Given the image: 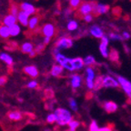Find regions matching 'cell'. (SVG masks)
Returning a JSON list of instances; mask_svg holds the SVG:
<instances>
[{"label":"cell","mask_w":131,"mask_h":131,"mask_svg":"<svg viewBox=\"0 0 131 131\" xmlns=\"http://www.w3.org/2000/svg\"><path fill=\"white\" fill-rule=\"evenodd\" d=\"M73 65L75 67V70H80L84 67V59H82L81 57H76L73 59Z\"/></svg>","instance_id":"cell-24"},{"label":"cell","mask_w":131,"mask_h":131,"mask_svg":"<svg viewBox=\"0 0 131 131\" xmlns=\"http://www.w3.org/2000/svg\"><path fill=\"white\" fill-rule=\"evenodd\" d=\"M62 67L70 72L76 71V70H75V67H74V65H73V59H71V58H68L67 61L65 62V64H64Z\"/></svg>","instance_id":"cell-27"},{"label":"cell","mask_w":131,"mask_h":131,"mask_svg":"<svg viewBox=\"0 0 131 131\" xmlns=\"http://www.w3.org/2000/svg\"><path fill=\"white\" fill-rule=\"evenodd\" d=\"M114 130H115V125L113 123H107V125L101 127L99 129V131H114Z\"/></svg>","instance_id":"cell-35"},{"label":"cell","mask_w":131,"mask_h":131,"mask_svg":"<svg viewBox=\"0 0 131 131\" xmlns=\"http://www.w3.org/2000/svg\"><path fill=\"white\" fill-rule=\"evenodd\" d=\"M8 118L12 121H19L22 119L23 115L19 111H12V112H9L7 115Z\"/></svg>","instance_id":"cell-20"},{"label":"cell","mask_w":131,"mask_h":131,"mask_svg":"<svg viewBox=\"0 0 131 131\" xmlns=\"http://www.w3.org/2000/svg\"><path fill=\"white\" fill-rule=\"evenodd\" d=\"M20 10H21L20 7H18L16 5H12L11 7H10V14L13 15V16H17V15L19 14Z\"/></svg>","instance_id":"cell-33"},{"label":"cell","mask_w":131,"mask_h":131,"mask_svg":"<svg viewBox=\"0 0 131 131\" xmlns=\"http://www.w3.org/2000/svg\"><path fill=\"white\" fill-rule=\"evenodd\" d=\"M28 55H29V57H36V55H37V52H36V50L34 49V50H33L32 52H30Z\"/></svg>","instance_id":"cell-47"},{"label":"cell","mask_w":131,"mask_h":131,"mask_svg":"<svg viewBox=\"0 0 131 131\" xmlns=\"http://www.w3.org/2000/svg\"><path fill=\"white\" fill-rule=\"evenodd\" d=\"M122 37H123V38H124V40H127V39L130 38L131 36H130V34H129V33L124 31V32L122 33Z\"/></svg>","instance_id":"cell-44"},{"label":"cell","mask_w":131,"mask_h":131,"mask_svg":"<svg viewBox=\"0 0 131 131\" xmlns=\"http://www.w3.org/2000/svg\"><path fill=\"white\" fill-rule=\"evenodd\" d=\"M82 83V77L78 75V74H75V75H72L71 78H70V84L73 89H77V88H79L81 86Z\"/></svg>","instance_id":"cell-13"},{"label":"cell","mask_w":131,"mask_h":131,"mask_svg":"<svg viewBox=\"0 0 131 131\" xmlns=\"http://www.w3.org/2000/svg\"><path fill=\"white\" fill-rule=\"evenodd\" d=\"M103 78L104 76L102 75H98L94 79V91H98L101 88H103Z\"/></svg>","instance_id":"cell-19"},{"label":"cell","mask_w":131,"mask_h":131,"mask_svg":"<svg viewBox=\"0 0 131 131\" xmlns=\"http://www.w3.org/2000/svg\"><path fill=\"white\" fill-rule=\"evenodd\" d=\"M83 20H84L86 23H90V22H92V20H93V16H92L91 14L86 15V16H85L84 17H83Z\"/></svg>","instance_id":"cell-41"},{"label":"cell","mask_w":131,"mask_h":131,"mask_svg":"<svg viewBox=\"0 0 131 131\" xmlns=\"http://www.w3.org/2000/svg\"><path fill=\"white\" fill-rule=\"evenodd\" d=\"M38 22H39V16H32L31 18H29V22H28L29 29L34 30V29L37 27Z\"/></svg>","instance_id":"cell-23"},{"label":"cell","mask_w":131,"mask_h":131,"mask_svg":"<svg viewBox=\"0 0 131 131\" xmlns=\"http://www.w3.org/2000/svg\"><path fill=\"white\" fill-rule=\"evenodd\" d=\"M95 4H96V1H89V2H83L80 5L78 10L77 11L76 16L77 18L79 19H83L85 16L86 15H89L92 13L93 11V7H94Z\"/></svg>","instance_id":"cell-2"},{"label":"cell","mask_w":131,"mask_h":131,"mask_svg":"<svg viewBox=\"0 0 131 131\" xmlns=\"http://www.w3.org/2000/svg\"><path fill=\"white\" fill-rule=\"evenodd\" d=\"M24 72L31 78H35L38 76V70L35 66H27L24 68Z\"/></svg>","instance_id":"cell-16"},{"label":"cell","mask_w":131,"mask_h":131,"mask_svg":"<svg viewBox=\"0 0 131 131\" xmlns=\"http://www.w3.org/2000/svg\"><path fill=\"white\" fill-rule=\"evenodd\" d=\"M121 14H122V9H121L119 6H117V7H114L112 10V15H114L115 16H117V17H118V16H121Z\"/></svg>","instance_id":"cell-39"},{"label":"cell","mask_w":131,"mask_h":131,"mask_svg":"<svg viewBox=\"0 0 131 131\" xmlns=\"http://www.w3.org/2000/svg\"><path fill=\"white\" fill-rule=\"evenodd\" d=\"M99 129L100 128L98 127L96 121V120L91 121V123H90V125H89V129H88V131H99Z\"/></svg>","instance_id":"cell-36"},{"label":"cell","mask_w":131,"mask_h":131,"mask_svg":"<svg viewBox=\"0 0 131 131\" xmlns=\"http://www.w3.org/2000/svg\"><path fill=\"white\" fill-rule=\"evenodd\" d=\"M41 32L45 37H52L55 36L56 34V27L53 24L51 23H47L45 24L41 28Z\"/></svg>","instance_id":"cell-8"},{"label":"cell","mask_w":131,"mask_h":131,"mask_svg":"<svg viewBox=\"0 0 131 131\" xmlns=\"http://www.w3.org/2000/svg\"><path fill=\"white\" fill-rule=\"evenodd\" d=\"M69 5L70 8H71L72 10L73 9H77L81 5V0H69Z\"/></svg>","instance_id":"cell-34"},{"label":"cell","mask_w":131,"mask_h":131,"mask_svg":"<svg viewBox=\"0 0 131 131\" xmlns=\"http://www.w3.org/2000/svg\"><path fill=\"white\" fill-rule=\"evenodd\" d=\"M79 126H80L79 121L74 120L73 119V120L68 124V128L66 131H77V129L79 127Z\"/></svg>","instance_id":"cell-28"},{"label":"cell","mask_w":131,"mask_h":131,"mask_svg":"<svg viewBox=\"0 0 131 131\" xmlns=\"http://www.w3.org/2000/svg\"><path fill=\"white\" fill-rule=\"evenodd\" d=\"M45 44L44 43H40V44H38V45L37 46V47H36V52H37V54H38V53H41V52L43 51L44 50V48H45Z\"/></svg>","instance_id":"cell-40"},{"label":"cell","mask_w":131,"mask_h":131,"mask_svg":"<svg viewBox=\"0 0 131 131\" xmlns=\"http://www.w3.org/2000/svg\"><path fill=\"white\" fill-rule=\"evenodd\" d=\"M116 76V75H115ZM117 77V80L118 81L119 85L122 88V89L124 90V92L126 93V95L127 96L128 99H127V103L131 104V82L128 81L126 78L122 76H116Z\"/></svg>","instance_id":"cell-4"},{"label":"cell","mask_w":131,"mask_h":131,"mask_svg":"<svg viewBox=\"0 0 131 131\" xmlns=\"http://www.w3.org/2000/svg\"><path fill=\"white\" fill-rule=\"evenodd\" d=\"M67 27H68V29L69 31H75L78 29V24L77 21L75 20H69L68 23V26H67Z\"/></svg>","instance_id":"cell-31"},{"label":"cell","mask_w":131,"mask_h":131,"mask_svg":"<svg viewBox=\"0 0 131 131\" xmlns=\"http://www.w3.org/2000/svg\"><path fill=\"white\" fill-rule=\"evenodd\" d=\"M108 59L112 62L113 64L117 66H120V61H119V54L117 52V49H115L114 47H111L110 51L108 54Z\"/></svg>","instance_id":"cell-12"},{"label":"cell","mask_w":131,"mask_h":131,"mask_svg":"<svg viewBox=\"0 0 131 131\" xmlns=\"http://www.w3.org/2000/svg\"><path fill=\"white\" fill-rule=\"evenodd\" d=\"M20 9L22 11H24L25 13H27L28 16H31V15H35L36 12H37V9L32 4L30 3H27V2H24L19 6Z\"/></svg>","instance_id":"cell-10"},{"label":"cell","mask_w":131,"mask_h":131,"mask_svg":"<svg viewBox=\"0 0 131 131\" xmlns=\"http://www.w3.org/2000/svg\"><path fill=\"white\" fill-rule=\"evenodd\" d=\"M55 114L57 116V125L64 127V126H68L70 122L73 120V116L68 110L65 108H57L55 111Z\"/></svg>","instance_id":"cell-1"},{"label":"cell","mask_w":131,"mask_h":131,"mask_svg":"<svg viewBox=\"0 0 131 131\" xmlns=\"http://www.w3.org/2000/svg\"><path fill=\"white\" fill-rule=\"evenodd\" d=\"M101 107L106 111L107 114H112L115 113L118 108L117 103L113 102V101H104L103 103H101Z\"/></svg>","instance_id":"cell-7"},{"label":"cell","mask_w":131,"mask_h":131,"mask_svg":"<svg viewBox=\"0 0 131 131\" xmlns=\"http://www.w3.org/2000/svg\"><path fill=\"white\" fill-rule=\"evenodd\" d=\"M84 63H85V65L88 66V67H92V66L98 65L93 56H86V57L84 58Z\"/></svg>","instance_id":"cell-25"},{"label":"cell","mask_w":131,"mask_h":131,"mask_svg":"<svg viewBox=\"0 0 131 131\" xmlns=\"http://www.w3.org/2000/svg\"><path fill=\"white\" fill-rule=\"evenodd\" d=\"M108 38L111 39V40H117V41H123L124 38H123L122 36L118 35V34H116V33H109L108 34Z\"/></svg>","instance_id":"cell-32"},{"label":"cell","mask_w":131,"mask_h":131,"mask_svg":"<svg viewBox=\"0 0 131 131\" xmlns=\"http://www.w3.org/2000/svg\"><path fill=\"white\" fill-rule=\"evenodd\" d=\"M7 82V78L5 76L0 77V86H3L6 85V83Z\"/></svg>","instance_id":"cell-43"},{"label":"cell","mask_w":131,"mask_h":131,"mask_svg":"<svg viewBox=\"0 0 131 131\" xmlns=\"http://www.w3.org/2000/svg\"><path fill=\"white\" fill-rule=\"evenodd\" d=\"M63 71H64L63 67L61 65H59V64H57V65H54L52 67L50 73H51V75L53 77H59L63 74Z\"/></svg>","instance_id":"cell-18"},{"label":"cell","mask_w":131,"mask_h":131,"mask_svg":"<svg viewBox=\"0 0 131 131\" xmlns=\"http://www.w3.org/2000/svg\"><path fill=\"white\" fill-rule=\"evenodd\" d=\"M0 60L2 62H4L6 65L9 66H13L14 64V60H13V57L10 55H8L7 53H5V52H1L0 53Z\"/></svg>","instance_id":"cell-17"},{"label":"cell","mask_w":131,"mask_h":131,"mask_svg":"<svg viewBox=\"0 0 131 131\" xmlns=\"http://www.w3.org/2000/svg\"><path fill=\"white\" fill-rule=\"evenodd\" d=\"M47 123H49V124H53V123L57 122V116H56L55 113L49 114L47 117Z\"/></svg>","instance_id":"cell-37"},{"label":"cell","mask_w":131,"mask_h":131,"mask_svg":"<svg viewBox=\"0 0 131 131\" xmlns=\"http://www.w3.org/2000/svg\"><path fill=\"white\" fill-rule=\"evenodd\" d=\"M17 22L20 23L22 26L24 27H28V22H29V16L27 14V13H25L24 11L20 10L19 14L17 15Z\"/></svg>","instance_id":"cell-14"},{"label":"cell","mask_w":131,"mask_h":131,"mask_svg":"<svg viewBox=\"0 0 131 131\" xmlns=\"http://www.w3.org/2000/svg\"><path fill=\"white\" fill-rule=\"evenodd\" d=\"M86 80H94L95 79V71L91 67H88L86 69Z\"/></svg>","instance_id":"cell-30"},{"label":"cell","mask_w":131,"mask_h":131,"mask_svg":"<svg viewBox=\"0 0 131 131\" xmlns=\"http://www.w3.org/2000/svg\"><path fill=\"white\" fill-rule=\"evenodd\" d=\"M55 59L57 62V64L63 66L65 64V62L67 61V59H68V57H66V56L62 55L61 53H57L55 55Z\"/></svg>","instance_id":"cell-29"},{"label":"cell","mask_w":131,"mask_h":131,"mask_svg":"<svg viewBox=\"0 0 131 131\" xmlns=\"http://www.w3.org/2000/svg\"><path fill=\"white\" fill-rule=\"evenodd\" d=\"M109 9H110V6L108 5H105V4H98L96 2L94 7H93L92 14L94 15V16H98L100 15L106 14L108 12Z\"/></svg>","instance_id":"cell-6"},{"label":"cell","mask_w":131,"mask_h":131,"mask_svg":"<svg viewBox=\"0 0 131 131\" xmlns=\"http://www.w3.org/2000/svg\"><path fill=\"white\" fill-rule=\"evenodd\" d=\"M9 29H10L11 37H17L21 33V28H20V27H19V25H17V24L13 25L12 27H9Z\"/></svg>","instance_id":"cell-26"},{"label":"cell","mask_w":131,"mask_h":131,"mask_svg":"<svg viewBox=\"0 0 131 131\" xmlns=\"http://www.w3.org/2000/svg\"><path fill=\"white\" fill-rule=\"evenodd\" d=\"M109 39L107 37L104 36V37L101 38V43L99 46V51H100L101 55L105 57V58H108V50H107V46H108Z\"/></svg>","instance_id":"cell-9"},{"label":"cell","mask_w":131,"mask_h":131,"mask_svg":"<svg viewBox=\"0 0 131 131\" xmlns=\"http://www.w3.org/2000/svg\"><path fill=\"white\" fill-rule=\"evenodd\" d=\"M50 41H51V37H44V39H43V43L47 46V45H48V44L50 43Z\"/></svg>","instance_id":"cell-45"},{"label":"cell","mask_w":131,"mask_h":131,"mask_svg":"<svg viewBox=\"0 0 131 131\" xmlns=\"http://www.w3.org/2000/svg\"><path fill=\"white\" fill-rule=\"evenodd\" d=\"M69 106L73 111H78V106L77 104V101L74 98H69Z\"/></svg>","instance_id":"cell-38"},{"label":"cell","mask_w":131,"mask_h":131,"mask_svg":"<svg viewBox=\"0 0 131 131\" xmlns=\"http://www.w3.org/2000/svg\"><path fill=\"white\" fill-rule=\"evenodd\" d=\"M16 22H17V17L11 14L6 15L4 18H3V21H2L3 25H5V26L9 27H12L13 25L16 24Z\"/></svg>","instance_id":"cell-15"},{"label":"cell","mask_w":131,"mask_h":131,"mask_svg":"<svg viewBox=\"0 0 131 131\" xmlns=\"http://www.w3.org/2000/svg\"><path fill=\"white\" fill-rule=\"evenodd\" d=\"M73 46V39L71 37H64L59 38L58 40L57 41V43H56V47L54 48V55L56 54L59 53L60 50L62 49H68L72 47Z\"/></svg>","instance_id":"cell-3"},{"label":"cell","mask_w":131,"mask_h":131,"mask_svg":"<svg viewBox=\"0 0 131 131\" xmlns=\"http://www.w3.org/2000/svg\"><path fill=\"white\" fill-rule=\"evenodd\" d=\"M89 33H90V35L96 37V38H102V37L105 36L102 28H101L100 27H98L97 25L91 26L89 28Z\"/></svg>","instance_id":"cell-11"},{"label":"cell","mask_w":131,"mask_h":131,"mask_svg":"<svg viewBox=\"0 0 131 131\" xmlns=\"http://www.w3.org/2000/svg\"><path fill=\"white\" fill-rule=\"evenodd\" d=\"M129 120H130V122H131V117H129Z\"/></svg>","instance_id":"cell-48"},{"label":"cell","mask_w":131,"mask_h":131,"mask_svg":"<svg viewBox=\"0 0 131 131\" xmlns=\"http://www.w3.org/2000/svg\"><path fill=\"white\" fill-rule=\"evenodd\" d=\"M34 50V46L31 42H25L21 46V51L25 54H29Z\"/></svg>","instance_id":"cell-21"},{"label":"cell","mask_w":131,"mask_h":131,"mask_svg":"<svg viewBox=\"0 0 131 131\" xmlns=\"http://www.w3.org/2000/svg\"><path fill=\"white\" fill-rule=\"evenodd\" d=\"M47 97H50V98H52L54 96V93H53V91L52 90H47Z\"/></svg>","instance_id":"cell-46"},{"label":"cell","mask_w":131,"mask_h":131,"mask_svg":"<svg viewBox=\"0 0 131 131\" xmlns=\"http://www.w3.org/2000/svg\"><path fill=\"white\" fill-rule=\"evenodd\" d=\"M119 86H120V85H119L118 81L116 78H113L112 76H109V75L104 76V78H103V88H117Z\"/></svg>","instance_id":"cell-5"},{"label":"cell","mask_w":131,"mask_h":131,"mask_svg":"<svg viewBox=\"0 0 131 131\" xmlns=\"http://www.w3.org/2000/svg\"><path fill=\"white\" fill-rule=\"evenodd\" d=\"M0 37L2 38H8L9 37H11L9 27H6L5 25L0 26Z\"/></svg>","instance_id":"cell-22"},{"label":"cell","mask_w":131,"mask_h":131,"mask_svg":"<svg viewBox=\"0 0 131 131\" xmlns=\"http://www.w3.org/2000/svg\"><path fill=\"white\" fill-rule=\"evenodd\" d=\"M37 82L35 81V80L30 81L28 84H27V88H31V89H33V88H37Z\"/></svg>","instance_id":"cell-42"}]
</instances>
